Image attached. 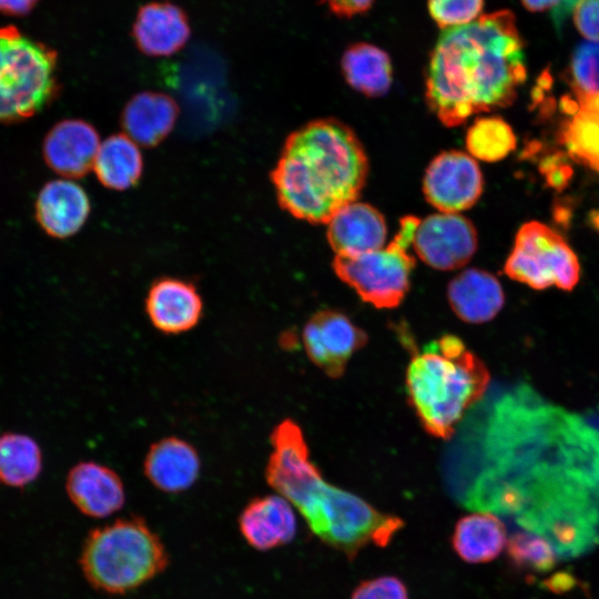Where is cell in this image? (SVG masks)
<instances>
[{"label":"cell","mask_w":599,"mask_h":599,"mask_svg":"<svg viewBox=\"0 0 599 599\" xmlns=\"http://www.w3.org/2000/svg\"><path fill=\"white\" fill-rule=\"evenodd\" d=\"M527 75L512 12L499 10L443 30L429 57L425 98L448 128L511 104Z\"/></svg>","instance_id":"cell-1"},{"label":"cell","mask_w":599,"mask_h":599,"mask_svg":"<svg viewBox=\"0 0 599 599\" xmlns=\"http://www.w3.org/2000/svg\"><path fill=\"white\" fill-rule=\"evenodd\" d=\"M367 174V155L355 132L336 119H318L286 138L271 179L283 210L327 224L357 200Z\"/></svg>","instance_id":"cell-2"},{"label":"cell","mask_w":599,"mask_h":599,"mask_svg":"<svg viewBox=\"0 0 599 599\" xmlns=\"http://www.w3.org/2000/svg\"><path fill=\"white\" fill-rule=\"evenodd\" d=\"M489 372L457 336L447 334L415 353L406 372L409 402L424 429L448 439L485 394Z\"/></svg>","instance_id":"cell-3"},{"label":"cell","mask_w":599,"mask_h":599,"mask_svg":"<svg viewBox=\"0 0 599 599\" xmlns=\"http://www.w3.org/2000/svg\"><path fill=\"white\" fill-rule=\"evenodd\" d=\"M79 562L94 589L124 595L163 572L169 555L142 518L130 517L92 529L84 539Z\"/></svg>","instance_id":"cell-4"},{"label":"cell","mask_w":599,"mask_h":599,"mask_svg":"<svg viewBox=\"0 0 599 599\" xmlns=\"http://www.w3.org/2000/svg\"><path fill=\"white\" fill-rule=\"evenodd\" d=\"M55 50L14 26L0 27V123L29 119L59 92Z\"/></svg>","instance_id":"cell-5"},{"label":"cell","mask_w":599,"mask_h":599,"mask_svg":"<svg viewBox=\"0 0 599 599\" xmlns=\"http://www.w3.org/2000/svg\"><path fill=\"white\" fill-rule=\"evenodd\" d=\"M298 511L314 535L349 558L368 544L387 546L404 526L400 518L325 480Z\"/></svg>","instance_id":"cell-6"},{"label":"cell","mask_w":599,"mask_h":599,"mask_svg":"<svg viewBox=\"0 0 599 599\" xmlns=\"http://www.w3.org/2000/svg\"><path fill=\"white\" fill-rule=\"evenodd\" d=\"M420 219L403 216L393 240L382 248L359 255H335L333 268L361 298L377 308L398 306L409 290L416 261L409 254Z\"/></svg>","instance_id":"cell-7"},{"label":"cell","mask_w":599,"mask_h":599,"mask_svg":"<svg viewBox=\"0 0 599 599\" xmlns=\"http://www.w3.org/2000/svg\"><path fill=\"white\" fill-rule=\"evenodd\" d=\"M504 272L534 290L556 286L572 291L580 278V265L570 246L556 231L536 221L519 229Z\"/></svg>","instance_id":"cell-8"},{"label":"cell","mask_w":599,"mask_h":599,"mask_svg":"<svg viewBox=\"0 0 599 599\" xmlns=\"http://www.w3.org/2000/svg\"><path fill=\"white\" fill-rule=\"evenodd\" d=\"M484 179L477 161L468 153L450 150L435 156L423 179L427 202L444 213L471 207L480 197Z\"/></svg>","instance_id":"cell-9"},{"label":"cell","mask_w":599,"mask_h":599,"mask_svg":"<svg viewBox=\"0 0 599 599\" xmlns=\"http://www.w3.org/2000/svg\"><path fill=\"white\" fill-rule=\"evenodd\" d=\"M477 243L476 229L468 219L458 213L439 212L420 220L412 246L425 264L450 271L473 257Z\"/></svg>","instance_id":"cell-10"},{"label":"cell","mask_w":599,"mask_h":599,"mask_svg":"<svg viewBox=\"0 0 599 599\" xmlns=\"http://www.w3.org/2000/svg\"><path fill=\"white\" fill-rule=\"evenodd\" d=\"M367 342L366 333L345 314L322 309L303 329V344L309 359L326 375L341 377L347 362Z\"/></svg>","instance_id":"cell-11"},{"label":"cell","mask_w":599,"mask_h":599,"mask_svg":"<svg viewBox=\"0 0 599 599\" xmlns=\"http://www.w3.org/2000/svg\"><path fill=\"white\" fill-rule=\"evenodd\" d=\"M100 136L90 123L79 119L58 122L43 141L48 166L65 179L87 175L94 165Z\"/></svg>","instance_id":"cell-12"},{"label":"cell","mask_w":599,"mask_h":599,"mask_svg":"<svg viewBox=\"0 0 599 599\" xmlns=\"http://www.w3.org/2000/svg\"><path fill=\"white\" fill-rule=\"evenodd\" d=\"M145 312L151 324L161 333L181 334L199 324L203 301L192 282L164 276L150 286Z\"/></svg>","instance_id":"cell-13"},{"label":"cell","mask_w":599,"mask_h":599,"mask_svg":"<svg viewBox=\"0 0 599 599\" xmlns=\"http://www.w3.org/2000/svg\"><path fill=\"white\" fill-rule=\"evenodd\" d=\"M131 35L149 57H170L189 41L191 27L185 11L169 1H153L139 8Z\"/></svg>","instance_id":"cell-14"},{"label":"cell","mask_w":599,"mask_h":599,"mask_svg":"<svg viewBox=\"0 0 599 599\" xmlns=\"http://www.w3.org/2000/svg\"><path fill=\"white\" fill-rule=\"evenodd\" d=\"M67 494L83 515L105 518L119 511L125 502V490L120 476L97 461H80L68 473Z\"/></svg>","instance_id":"cell-15"},{"label":"cell","mask_w":599,"mask_h":599,"mask_svg":"<svg viewBox=\"0 0 599 599\" xmlns=\"http://www.w3.org/2000/svg\"><path fill=\"white\" fill-rule=\"evenodd\" d=\"M327 225V241L335 255H359L385 246V219L370 204L354 201L343 206Z\"/></svg>","instance_id":"cell-16"},{"label":"cell","mask_w":599,"mask_h":599,"mask_svg":"<svg viewBox=\"0 0 599 599\" xmlns=\"http://www.w3.org/2000/svg\"><path fill=\"white\" fill-rule=\"evenodd\" d=\"M238 529L251 547L272 550L294 539L296 516L292 505L280 495L256 497L242 510Z\"/></svg>","instance_id":"cell-17"},{"label":"cell","mask_w":599,"mask_h":599,"mask_svg":"<svg viewBox=\"0 0 599 599\" xmlns=\"http://www.w3.org/2000/svg\"><path fill=\"white\" fill-rule=\"evenodd\" d=\"M90 210V200L84 189L67 179L44 184L35 201L39 225L57 238H67L78 233Z\"/></svg>","instance_id":"cell-18"},{"label":"cell","mask_w":599,"mask_h":599,"mask_svg":"<svg viewBox=\"0 0 599 599\" xmlns=\"http://www.w3.org/2000/svg\"><path fill=\"white\" fill-rule=\"evenodd\" d=\"M143 470L149 481L159 490L179 494L197 480L201 459L193 445L171 436L151 445L144 458Z\"/></svg>","instance_id":"cell-19"},{"label":"cell","mask_w":599,"mask_h":599,"mask_svg":"<svg viewBox=\"0 0 599 599\" xmlns=\"http://www.w3.org/2000/svg\"><path fill=\"white\" fill-rule=\"evenodd\" d=\"M179 113V106L170 95L144 91L125 104L121 126L138 145L153 148L171 133Z\"/></svg>","instance_id":"cell-20"},{"label":"cell","mask_w":599,"mask_h":599,"mask_svg":"<svg viewBox=\"0 0 599 599\" xmlns=\"http://www.w3.org/2000/svg\"><path fill=\"white\" fill-rule=\"evenodd\" d=\"M447 296L454 313L470 324L493 319L505 304L499 281L478 268H468L455 276L448 284Z\"/></svg>","instance_id":"cell-21"},{"label":"cell","mask_w":599,"mask_h":599,"mask_svg":"<svg viewBox=\"0 0 599 599\" xmlns=\"http://www.w3.org/2000/svg\"><path fill=\"white\" fill-rule=\"evenodd\" d=\"M450 541L465 562L486 564L496 559L506 546V527L493 512L469 514L456 522Z\"/></svg>","instance_id":"cell-22"},{"label":"cell","mask_w":599,"mask_h":599,"mask_svg":"<svg viewBox=\"0 0 599 599\" xmlns=\"http://www.w3.org/2000/svg\"><path fill=\"white\" fill-rule=\"evenodd\" d=\"M341 65L347 83L367 97H382L392 85L390 58L374 44H352L343 53Z\"/></svg>","instance_id":"cell-23"},{"label":"cell","mask_w":599,"mask_h":599,"mask_svg":"<svg viewBox=\"0 0 599 599\" xmlns=\"http://www.w3.org/2000/svg\"><path fill=\"white\" fill-rule=\"evenodd\" d=\"M93 170L108 189L124 191L133 187L143 171L139 145L124 133L110 135L100 144Z\"/></svg>","instance_id":"cell-24"},{"label":"cell","mask_w":599,"mask_h":599,"mask_svg":"<svg viewBox=\"0 0 599 599\" xmlns=\"http://www.w3.org/2000/svg\"><path fill=\"white\" fill-rule=\"evenodd\" d=\"M42 470V451L30 436L20 433L0 435V484L22 488Z\"/></svg>","instance_id":"cell-25"},{"label":"cell","mask_w":599,"mask_h":599,"mask_svg":"<svg viewBox=\"0 0 599 599\" xmlns=\"http://www.w3.org/2000/svg\"><path fill=\"white\" fill-rule=\"evenodd\" d=\"M561 130V141L578 162L599 172V111L578 105Z\"/></svg>","instance_id":"cell-26"},{"label":"cell","mask_w":599,"mask_h":599,"mask_svg":"<svg viewBox=\"0 0 599 599\" xmlns=\"http://www.w3.org/2000/svg\"><path fill=\"white\" fill-rule=\"evenodd\" d=\"M466 148L474 159L497 162L516 148L511 126L499 116L476 119L466 133Z\"/></svg>","instance_id":"cell-27"},{"label":"cell","mask_w":599,"mask_h":599,"mask_svg":"<svg viewBox=\"0 0 599 599\" xmlns=\"http://www.w3.org/2000/svg\"><path fill=\"white\" fill-rule=\"evenodd\" d=\"M506 545L508 559L518 569L544 572L555 566V546L546 537L520 530Z\"/></svg>","instance_id":"cell-28"},{"label":"cell","mask_w":599,"mask_h":599,"mask_svg":"<svg viewBox=\"0 0 599 599\" xmlns=\"http://www.w3.org/2000/svg\"><path fill=\"white\" fill-rule=\"evenodd\" d=\"M568 77L577 102L599 99V42L586 41L577 45Z\"/></svg>","instance_id":"cell-29"},{"label":"cell","mask_w":599,"mask_h":599,"mask_svg":"<svg viewBox=\"0 0 599 599\" xmlns=\"http://www.w3.org/2000/svg\"><path fill=\"white\" fill-rule=\"evenodd\" d=\"M432 19L441 29L468 24L480 17L484 0H428Z\"/></svg>","instance_id":"cell-30"},{"label":"cell","mask_w":599,"mask_h":599,"mask_svg":"<svg viewBox=\"0 0 599 599\" xmlns=\"http://www.w3.org/2000/svg\"><path fill=\"white\" fill-rule=\"evenodd\" d=\"M351 599H409L406 585L395 576H380L361 582Z\"/></svg>","instance_id":"cell-31"},{"label":"cell","mask_w":599,"mask_h":599,"mask_svg":"<svg viewBox=\"0 0 599 599\" xmlns=\"http://www.w3.org/2000/svg\"><path fill=\"white\" fill-rule=\"evenodd\" d=\"M572 19L585 39L599 42V0H575Z\"/></svg>","instance_id":"cell-32"},{"label":"cell","mask_w":599,"mask_h":599,"mask_svg":"<svg viewBox=\"0 0 599 599\" xmlns=\"http://www.w3.org/2000/svg\"><path fill=\"white\" fill-rule=\"evenodd\" d=\"M328 9L341 18H352L366 12L375 0H322Z\"/></svg>","instance_id":"cell-33"},{"label":"cell","mask_w":599,"mask_h":599,"mask_svg":"<svg viewBox=\"0 0 599 599\" xmlns=\"http://www.w3.org/2000/svg\"><path fill=\"white\" fill-rule=\"evenodd\" d=\"M39 0H0V13L11 17L29 14Z\"/></svg>","instance_id":"cell-34"},{"label":"cell","mask_w":599,"mask_h":599,"mask_svg":"<svg viewBox=\"0 0 599 599\" xmlns=\"http://www.w3.org/2000/svg\"><path fill=\"white\" fill-rule=\"evenodd\" d=\"M522 6L531 12H540L548 9H552L557 6H561L565 0H520Z\"/></svg>","instance_id":"cell-35"},{"label":"cell","mask_w":599,"mask_h":599,"mask_svg":"<svg viewBox=\"0 0 599 599\" xmlns=\"http://www.w3.org/2000/svg\"><path fill=\"white\" fill-rule=\"evenodd\" d=\"M593 225L599 230V212L592 217Z\"/></svg>","instance_id":"cell-36"}]
</instances>
